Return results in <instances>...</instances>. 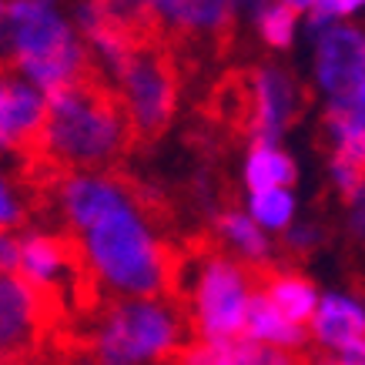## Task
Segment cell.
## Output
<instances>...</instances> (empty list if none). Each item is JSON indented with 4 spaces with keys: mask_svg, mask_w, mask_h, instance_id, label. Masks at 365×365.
<instances>
[{
    "mask_svg": "<svg viewBox=\"0 0 365 365\" xmlns=\"http://www.w3.org/2000/svg\"><path fill=\"white\" fill-rule=\"evenodd\" d=\"M57 181L61 208L81 232L78 248L91 282L124 299H161L175 262L141 218L131 185L91 171H71Z\"/></svg>",
    "mask_w": 365,
    "mask_h": 365,
    "instance_id": "6da1fadb",
    "label": "cell"
},
{
    "mask_svg": "<svg viewBox=\"0 0 365 365\" xmlns=\"http://www.w3.org/2000/svg\"><path fill=\"white\" fill-rule=\"evenodd\" d=\"M41 158H54L64 168H101L114 161L131 138L124 104L111 84L98 74L47 94Z\"/></svg>",
    "mask_w": 365,
    "mask_h": 365,
    "instance_id": "7a4b0ae2",
    "label": "cell"
},
{
    "mask_svg": "<svg viewBox=\"0 0 365 365\" xmlns=\"http://www.w3.org/2000/svg\"><path fill=\"white\" fill-rule=\"evenodd\" d=\"M0 14V41L11 47L17 67L37 84V91L51 94L91 74L88 54L54 0H11Z\"/></svg>",
    "mask_w": 365,
    "mask_h": 365,
    "instance_id": "3957f363",
    "label": "cell"
},
{
    "mask_svg": "<svg viewBox=\"0 0 365 365\" xmlns=\"http://www.w3.org/2000/svg\"><path fill=\"white\" fill-rule=\"evenodd\" d=\"M185 339V319L165 299L114 302L94 325L98 365H151L178 352Z\"/></svg>",
    "mask_w": 365,
    "mask_h": 365,
    "instance_id": "277c9868",
    "label": "cell"
},
{
    "mask_svg": "<svg viewBox=\"0 0 365 365\" xmlns=\"http://www.w3.org/2000/svg\"><path fill=\"white\" fill-rule=\"evenodd\" d=\"M255 295L252 268L235 258L208 252L198 258L191 282V325L201 342L235 339L245 329V312Z\"/></svg>",
    "mask_w": 365,
    "mask_h": 365,
    "instance_id": "5b68a950",
    "label": "cell"
},
{
    "mask_svg": "<svg viewBox=\"0 0 365 365\" xmlns=\"http://www.w3.org/2000/svg\"><path fill=\"white\" fill-rule=\"evenodd\" d=\"M121 84V104L131 124V134L155 138L168 128L175 111V67H171V47L161 41L134 44L124 57L121 71L114 74Z\"/></svg>",
    "mask_w": 365,
    "mask_h": 365,
    "instance_id": "8992f818",
    "label": "cell"
},
{
    "mask_svg": "<svg viewBox=\"0 0 365 365\" xmlns=\"http://www.w3.org/2000/svg\"><path fill=\"white\" fill-rule=\"evenodd\" d=\"M365 47L362 31L352 24H332L319 37L315 51V74L322 91L332 98L335 108H362L365 94Z\"/></svg>",
    "mask_w": 365,
    "mask_h": 365,
    "instance_id": "52a82bcc",
    "label": "cell"
},
{
    "mask_svg": "<svg viewBox=\"0 0 365 365\" xmlns=\"http://www.w3.org/2000/svg\"><path fill=\"white\" fill-rule=\"evenodd\" d=\"M81 248L78 242H67L57 235H31L27 242H17V268L21 278L41 295L54 302L64 295V288L81 282Z\"/></svg>",
    "mask_w": 365,
    "mask_h": 365,
    "instance_id": "ba28073f",
    "label": "cell"
},
{
    "mask_svg": "<svg viewBox=\"0 0 365 365\" xmlns=\"http://www.w3.org/2000/svg\"><path fill=\"white\" fill-rule=\"evenodd\" d=\"M309 325L315 342L329 352L332 365H365L362 302H355L352 295H342V292L319 295V305H315Z\"/></svg>",
    "mask_w": 365,
    "mask_h": 365,
    "instance_id": "9c48e42d",
    "label": "cell"
},
{
    "mask_svg": "<svg viewBox=\"0 0 365 365\" xmlns=\"http://www.w3.org/2000/svg\"><path fill=\"white\" fill-rule=\"evenodd\" d=\"M47 101L44 94L21 78H0V148L41 158Z\"/></svg>",
    "mask_w": 365,
    "mask_h": 365,
    "instance_id": "30bf717a",
    "label": "cell"
},
{
    "mask_svg": "<svg viewBox=\"0 0 365 365\" xmlns=\"http://www.w3.org/2000/svg\"><path fill=\"white\" fill-rule=\"evenodd\" d=\"M47 302L24 278L0 275V362L21 359L37 345Z\"/></svg>",
    "mask_w": 365,
    "mask_h": 365,
    "instance_id": "8fae6325",
    "label": "cell"
},
{
    "mask_svg": "<svg viewBox=\"0 0 365 365\" xmlns=\"http://www.w3.org/2000/svg\"><path fill=\"white\" fill-rule=\"evenodd\" d=\"M248 124L255 131V141L275 144V138L288 128V121L299 111V91L282 71H255L252 78V108Z\"/></svg>",
    "mask_w": 365,
    "mask_h": 365,
    "instance_id": "7c38bea8",
    "label": "cell"
},
{
    "mask_svg": "<svg viewBox=\"0 0 365 365\" xmlns=\"http://www.w3.org/2000/svg\"><path fill=\"white\" fill-rule=\"evenodd\" d=\"M235 0H141V7L158 21V27H171L188 37L225 34L232 24Z\"/></svg>",
    "mask_w": 365,
    "mask_h": 365,
    "instance_id": "4fadbf2b",
    "label": "cell"
},
{
    "mask_svg": "<svg viewBox=\"0 0 365 365\" xmlns=\"http://www.w3.org/2000/svg\"><path fill=\"white\" fill-rule=\"evenodd\" d=\"M185 365H302L295 352L268 349L262 342H252L245 335L218 339V342H191L181 352Z\"/></svg>",
    "mask_w": 365,
    "mask_h": 365,
    "instance_id": "5bb4252c",
    "label": "cell"
},
{
    "mask_svg": "<svg viewBox=\"0 0 365 365\" xmlns=\"http://www.w3.org/2000/svg\"><path fill=\"white\" fill-rule=\"evenodd\" d=\"M242 335L252 339V342L268 345V349H282V352H299L302 345L309 342L305 329H302V325H292L288 319H282L262 292H255L252 302H248Z\"/></svg>",
    "mask_w": 365,
    "mask_h": 365,
    "instance_id": "9a60e30c",
    "label": "cell"
},
{
    "mask_svg": "<svg viewBox=\"0 0 365 365\" xmlns=\"http://www.w3.org/2000/svg\"><path fill=\"white\" fill-rule=\"evenodd\" d=\"M262 295L272 302V309L288 319L292 325H309L312 315H315V305H319V292L309 278L295 275V272H265V285H262Z\"/></svg>",
    "mask_w": 365,
    "mask_h": 365,
    "instance_id": "2e32d148",
    "label": "cell"
},
{
    "mask_svg": "<svg viewBox=\"0 0 365 365\" xmlns=\"http://www.w3.org/2000/svg\"><path fill=\"white\" fill-rule=\"evenodd\" d=\"M245 178H248V188L255 191H272V188H288L295 181V161L278 151L275 144L268 141H255L252 155H248V168H245Z\"/></svg>",
    "mask_w": 365,
    "mask_h": 365,
    "instance_id": "e0dca14e",
    "label": "cell"
},
{
    "mask_svg": "<svg viewBox=\"0 0 365 365\" xmlns=\"http://www.w3.org/2000/svg\"><path fill=\"white\" fill-rule=\"evenodd\" d=\"M218 232H222V238L232 245V248L242 252V258L248 262V268L262 265V262L268 258V252H272L265 232H262L248 215H242V211H225L222 218H218Z\"/></svg>",
    "mask_w": 365,
    "mask_h": 365,
    "instance_id": "ac0fdd59",
    "label": "cell"
},
{
    "mask_svg": "<svg viewBox=\"0 0 365 365\" xmlns=\"http://www.w3.org/2000/svg\"><path fill=\"white\" fill-rule=\"evenodd\" d=\"M295 215V198L285 188H272V191H255L252 195V218L258 228H285Z\"/></svg>",
    "mask_w": 365,
    "mask_h": 365,
    "instance_id": "d6986e66",
    "label": "cell"
},
{
    "mask_svg": "<svg viewBox=\"0 0 365 365\" xmlns=\"http://www.w3.org/2000/svg\"><path fill=\"white\" fill-rule=\"evenodd\" d=\"M258 31L272 47H288L292 37H295V11L285 7L282 0H272V4H262L258 11Z\"/></svg>",
    "mask_w": 365,
    "mask_h": 365,
    "instance_id": "ffe728a7",
    "label": "cell"
},
{
    "mask_svg": "<svg viewBox=\"0 0 365 365\" xmlns=\"http://www.w3.org/2000/svg\"><path fill=\"white\" fill-rule=\"evenodd\" d=\"M359 7H362V0H322L319 7L312 11V27L325 31V27H332V17H349Z\"/></svg>",
    "mask_w": 365,
    "mask_h": 365,
    "instance_id": "44dd1931",
    "label": "cell"
},
{
    "mask_svg": "<svg viewBox=\"0 0 365 365\" xmlns=\"http://www.w3.org/2000/svg\"><path fill=\"white\" fill-rule=\"evenodd\" d=\"M14 222H21V205L7 191V185L0 181V228H11Z\"/></svg>",
    "mask_w": 365,
    "mask_h": 365,
    "instance_id": "7402d4cb",
    "label": "cell"
},
{
    "mask_svg": "<svg viewBox=\"0 0 365 365\" xmlns=\"http://www.w3.org/2000/svg\"><path fill=\"white\" fill-rule=\"evenodd\" d=\"M17 268V238L7 228H0V275Z\"/></svg>",
    "mask_w": 365,
    "mask_h": 365,
    "instance_id": "603a6c76",
    "label": "cell"
},
{
    "mask_svg": "<svg viewBox=\"0 0 365 365\" xmlns=\"http://www.w3.org/2000/svg\"><path fill=\"white\" fill-rule=\"evenodd\" d=\"M285 7H292V11H315L322 0H282Z\"/></svg>",
    "mask_w": 365,
    "mask_h": 365,
    "instance_id": "cb8c5ba5",
    "label": "cell"
},
{
    "mask_svg": "<svg viewBox=\"0 0 365 365\" xmlns=\"http://www.w3.org/2000/svg\"><path fill=\"white\" fill-rule=\"evenodd\" d=\"M312 365H332V359H319V362H312Z\"/></svg>",
    "mask_w": 365,
    "mask_h": 365,
    "instance_id": "d4e9b609",
    "label": "cell"
}]
</instances>
